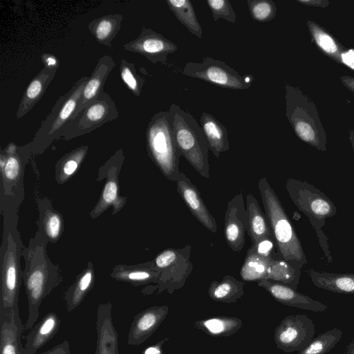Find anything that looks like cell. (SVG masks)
<instances>
[{
    "label": "cell",
    "instance_id": "obj_29",
    "mask_svg": "<svg viewBox=\"0 0 354 354\" xmlns=\"http://www.w3.org/2000/svg\"><path fill=\"white\" fill-rule=\"evenodd\" d=\"M301 271L281 258L270 261L266 280H270L297 289Z\"/></svg>",
    "mask_w": 354,
    "mask_h": 354
},
{
    "label": "cell",
    "instance_id": "obj_40",
    "mask_svg": "<svg viewBox=\"0 0 354 354\" xmlns=\"http://www.w3.org/2000/svg\"><path fill=\"white\" fill-rule=\"evenodd\" d=\"M341 64L354 70V48H346L342 53Z\"/></svg>",
    "mask_w": 354,
    "mask_h": 354
},
{
    "label": "cell",
    "instance_id": "obj_17",
    "mask_svg": "<svg viewBox=\"0 0 354 354\" xmlns=\"http://www.w3.org/2000/svg\"><path fill=\"white\" fill-rule=\"evenodd\" d=\"M115 66V62L110 55H103L100 58L86 82L77 111L72 119L75 118L103 91L105 82Z\"/></svg>",
    "mask_w": 354,
    "mask_h": 354
},
{
    "label": "cell",
    "instance_id": "obj_45",
    "mask_svg": "<svg viewBox=\"0 0 354 354\" xmlns=\"http://www.w3.org/2000/svg\"><path fill=\"white\" fill-rule=\"evenodd\" d=\"M78 163L74 159L67 160L64 165V171L66 175L73 174L77 167Z\"/></svg>",
    "mask_w": 354,
    "mask_h": 354
},
{
    "label": "cell",
    "instance_id": "obj_9",
    "mask_svg": "<svg viewBox=\"0 0 354 354\" xmlns=\"http://www.w3.org/2000/svg\"><path fill=\"white\" fill-rule=\"evenodd\" d=\"M118 117L116 104L104 91L82 111L70 120L61 135L76 136L88 133Z\"/></svg>",
    "mask_w": 354,
    "mask_h": 354
},
{
    "label": "cell",
    "instance_id": "obj_8",
    "mask_svg": "<svg viewBox=\"0 0 354 354\" xmlns=\"http://www.w3.org/2000/svg\"><path fill=\"white\" fill-rule=\"evenodd\" d=\"M88 77L80 78L71 88L56 101L48 115L43 120L35 139L52 140L58 136L77 111L83 89Z\"/></svg>",
    "mask_w": 354,
    "mask_h": 354
},
{
    "label": "cell",
    "instance_id": "obj_26",
    "mask_svg": "<svg viewBox=\"0 0 354 354\" xmlns=\"http://www.w3.org/2000/svg\"><path fill=\"white\" fill-rule=\"evenodd\" d=\"M194 327L216 337H227L237 333L242 320L235 317L216 316L195 322Z\"/></svg>",
    "mask_w": 354,
    "mask_h": 354
},
{
    "label": "cell",
    "instance_id": "obj_47",
    "mask_svg": "<svg viewBox=\"0 0 354 354\" xmlns=\"http://www.w3.org/2000/svg\"><path fill=\"white\" fill-rule=\"evenodd\" d=\"M344 354H354V339L346 346Z\"/></svg>",
    "mask_w": 354,
    "mask_h": 354
},
{
    "label": "cell",
    "instance_id": "obj_28",
    "mask_svg": "<svg viewBox=\"0 0 354 354\" xmlns=\"http://www.w3.org/2000/svg\"><path fill=\"white\" fill-rule=\"evenodd\" d=\"M166 3L177 19L190 33L198 39L203 37V29L197 19L192 3L189 0H167Z\"/></svg>",
    "mask_w": 354,
    "mask_h": 354
},
{
    "label": "cell",
    "instance_id": "obj_20",
    "mask_svg": "<svg viewBox=\"0 0 354 354\" xmlns=\"http://www.w3.org/2000/svg\"><path fill=\"white\" fill-rule=\"evenodd\" d=\"M57 69L44 67L30 81L19 104L16 113L17 119L24 117L39 101L54 79Z\"/></svg>",
    "mask_w": 354,
    "mask_h": 354
},
{
    "label": "cell",
    "instance_id": "obj_48",
    "mask_svg": "<svg viewBox=\"0 0 354 354\" xmlns=\"http://www.w3.org/2000/svg\"><path fill=\"white\" fill-rule=\"evenodd\" d=\"M349 140L354 153V130L352 128L349 129Z\"/></svg>",
    "mask_w": 354,
    "mask_h": 354
},
{
    "label": "cell",
    "instance_id": "obj_1",
    "mask_svg": "<svg viewBox=\"0 0 354 354\" xmlns=\"http://www.w3.org/2000/svg\"><path fill=\"white\" fill-rule=\"evenodd\" d=\"M257 185L279 257L301 271L307 259L289 217L267 179L260 178Z\"/></svg>",
    "mask_w": 354,
    "mask_h": 354
},
{
    "label": "cell",
    "instance_id": "obj_27",
    "mask_svg": "<svg viewBox=\"0 0 354 354\" xmlns=\"http://www.w3.org/2000/svg\"><path fill=\"white\" fill-rule=\"evenodd\" d=\"M123 16L108 15L92 20L88 28L98 43L110 47L111 42L121 28Z\"/></svg>",
    "mask_w": 354,
    "mask_h": 354
},
{
    "label": "cell",
    "instance_id": "obj_37",
    "mask_svg": "<svg viewBox=\"0 0 354 354\" xmlns=\"http://www.w3.org/2000/svg\"><path fill=\"white\" fill-rule=\"evenodd\" d=\"M6 176L10 180L15 179L19 171V162L17 157L10 155L4 168Z\"/></svg>",
    "mask_w": 354,
    "mask_h": 354
},
{
    "label": "cell",
    "instance_id": "obj_16",
    "mask_svg": "<svg viewBox=\"0 0 354 354\" xmlns=\"http://www.w3.org/2000/svg\"><path fill=\"white\" fill-rule=\"evenodd\" d=\"M96 315L97 344L94 354H119L118 335L113 323L111 304H99Z\"/></svg>",
    "mask_w": 354,
    "mask_h": 354
},
{
    "label": "cell",
    "instance_id": "obj_42",
    "mask_svg": "<svg viewBox=\"0 0 354 354\" xmlns=\"http://www.w3.org/2000/svg\"><path fill=\"white\" fill-rule=\"evenodd\" d=\"M169 339V337H166L156 344L147 347L140 354H162V346L164 343Z\"/></svg>",
    "mask_w": 354,
    "mask_h": 354
},
{
    "label": "cell",
    "instance_id": "obj_22",
    "mask_svg": "<svg viewBox=\"0 0 354 354\" xmlns=\"http://www.w3.org/2000/svg\"><path fill=\"white\" fill-rule=\"evenodd\" d=\"M308 275L317 288L336 293L354 294V273H330L308 269Z\"/></svg>",
    "mask_w": 354,
    "mask_h": 354
},
{
    "label": "cell",
    "instance_id": "obj_44",
    "mask_svg": "<svg viewBox=\"0 0 354 354\" xmlns=\"http://www.w3.org/2000/svg\"><path fill=\"white\" fill-rule=\"evenodd\" d=\"M297 1L302 5L323 8H326L330 3V1L328 0H297Z\"/></svg>",
    "mask_w": 354,
    "mask_h": 354
},
{
    "label": "cell",
    "instance_id": "obj_41",
    "mask_svg": "<svg viewBox=\"0 0 354 354\" xmlns=\"http://www.w3.org/2000/svg\"><path fill=\"white\" fill-rule=\"evenodd\" d=\"M41 354H71L69 343L67 340H64Z\"/></svg>",
    "mask_w": 354,
    "mask_h": 354
},
{
    "label": "cell",
    "instance_id": "obj_31",
    "mask_svg": "<svg viewBox=\"0 0 354 354\" xmlns=\"http://www.w3.org/2000/svg\"><path fill=\"white\" fill-rule=\"evenodd\" d=\"M342 336V330L337 328L325 331L314 337L298 354H326L337 344Z\"/></svg>",
    "mask_w": 354,
    "mask_h": 354
},
{
    "label": "cell",
    "instance_id": "obj_3",
    "mask_svg": "<svg viewBox=\"0 0 354 354\" xmlns=\"http://www.w3.org/2000/svg\"><path fill=\"white\" fill-rule=\"evenodd\" d=\"M286 116L296 136L319 151L327 150V136L316 104L298 87L284 84Z\"/></svg>",
    "mask_w": 354,
    "mask_h": 354
},
{
    "label": "cell",
    "instance_id": "obj_21",
    "mask_svg": "<svg viewBox=\"0 0 354 354\" xmlns=\"http://www.w3.org/2000/svg\"><path fill=\"white\" fill-rule=\"evenodd\" d=\"M200 122L206 137L209 149L216 158L230 149L227 130L225 125L210 113L203 112Z\"/></svg>",
    "mask_w": 354,
    "mask_h": 354
},
{
    "label": "cell",
    "instance_id": "obj_12",
    "mask_svg": "<svg viewBox=\"0 0 354 354\" xmlns=\"http://www.w3.org/2000/svg\"><path fill=\"white\" fill-rule=\"evenodd\" d=\"M247 218L246 207L240 192L227 203L225 214L224 236L234 252H240L245 245Z\"/></svg>",
    "mask_w": 354,
    "mask_h": 354
},
{
    "label": "cell",
    "instance_id": "obj_10",
    "mask_svg": "<svg viewBox=\"0 0 354 354\" xmlns=\"http://www.w3.org/2000/svg\"><path fill=\"white\" fill-rule=\"evenodd\" d=\"M315 325L306 315H290L282 319L274 333L277 347L287 353L300 351L315 337Z\"/></svg>",
    "mask_w": 354,
    "mask_h": 354
},
{
    "label": "cell",
    "instance_id": "obj_43",
    "mask_svg": "<svg viewBox=\"0 0 354 354\" xmlns=\"http://www.w3.org/2000/svg\"><path fill=\"white\" fill-rule=\"evenodd\" d=\"M41 60L44 67L57 68L59 67V61L54 55L44 53L41 55Z\"/></svg>",
    "mask_w": 354,
    "mask_h": 354
},
{
    "label": "cell",
    "instance_id": "obj_23",
    "mask_svg": "<svg viewBox=\"0 0 354 354\" xmlns=\"http://www.w3.org/2000/svg\"><path fill=\"white\" fill-rule=\"evenodd\" d=\"M247 233L252 244L263 238L273 237L265 213L251 193L246 196Z\"/></svg>",
    "mask_w": 354,
    "mask_h": 354
},
{
    "label": "cell",
    "instance_id": "obj_25",
    "mask_svg": "<svg viewBox=\"0 0 354 354\" xmlns=\"http://www.w3.org/2000/svg\"><path fill=\"white\" fill-rule=\"evenodd\" d=\"M245 283L226 274L221 281H213L207 293L210 299L226 304L236 302L244 294Z\"/></svg>",
    "mask_w": 354,
    "mask_h": 354
},
{
    "label": "cell",
    "instance_id": "obj_18",
    "mask_svg": "<svg viewBox=\"0 0 354 354\" xmlns=\"http://www.w3.org/2000/svg\"><path fill=\"white\" fill-rule=\"evenodd\" d=\"M24 326L14 313H0V354H24Z\"/></svg>",
    "mask_w": 354,
    "mask_h": 354
},
{
    "label": "cell",
    "instance_id": "obj_2",
    "mask_svg": "<svg viewBox=\"0 0 354 354\" xmlns=\"http://www.w3.org/2000/svg\"><path fill=\"white\" fill-rule=\"evenodd\" d=\"M168 118L179 151L203 178H209V147L202 128L194 116L176 104L169 108Z\"/></svg>",
    "mask_w": 354,
    "mask_h": 354
},
{
    "label": "cell",
    "instance_id": "obj_46",
    "mask_svg": "<svg viewBox=\"0 0 354 354\" xmlns=\"http://www.w3.org/2000/svg\"><path fill=\"white\" fill-rule=\"evenodd\" d=\"M342 84L354 95V77L343 75L340 77Z\"/></svg>",
    "mask_w": 354,
    "mask_h": 354
},
{
    "label": "cell",
    "instance_id": "obj_11",
    "mask_svg": "<svg viewBox=\"0 0 354 354\" xmlns=\"http://www.w3.org/2000/svg\"><path fill=\"white\" fill-rule=\"evenodd\" d=\"M123 48L126 50L145 57L153 64H165L168 55L178 50L175 43L145 26L142 27L140 35L134 40L123 45Z\"/></svg>",
    "mask_w": 354,
    "mask_h": 354
},
{
    "label": "cell",
    "instance_id": "obj_14",
    "mask_svg": "<svg viewBox=\"0 0 354 354\" xmlns=\"http://www.w3.org/2000/svg\"><path fill=\"white\" fill-rule=\"evenodd\" d=\"M257 285L283 305L316 313L324 312L328 308L326 305L286 285L266 279L259 281Z\"/></svg>",
    "mask_w": 354,
    "mask_h": 354
},
{
    "label": "cell",
    "instance_id": "obj_7",
    "mask_svg": "<svg viewBox=\"0 0 354 354\" xmlns=\"http://www.w3.org/2000/svg\"><path fill=\"white\" fill-rule=\"evenodd\" d=\"M182 73L219 87L236 90L248 89L254 81L253 75H241L223 61L210 57H203L201 62L186 63Z\"/></svg>",
    "mask_w": 354,
    "mask_h": 354
},
{
    "label": "cell",
    "instance_id": "obj_19",
    "mask_svg": "<svg viewBox=\"0 0 354 354\" xmlns=\"http://www.w3.org/2000/svg\"><path fill=\"white\" fill-rule=\"evenodd\" d=\"M61 321L55 312H50L35 324L26 337L24 354H36L37 351L59 331Z\"/></svg>",
    "mask_w": 354,
    "mask_h": 354
},
{
    "label": "cell",
    "instance_id": "obj_6",
    "mask_svg": "<svg viewBox=\"0 0 354 354\" xmlns=\"http://www.w3.org/2000/svg\"><path fill=\"white\" fill-rule=\"evenodd\" d=\"M192 246L167 248L157 255L154 269L159 273L158 292L167 290L173 294L180 289L193 270L190 261Z\"/></svg>",
    "mask_w": 354,
    "mask_h": 354
},
{
    "label": "cell",
    "instance_id": "obj_38",
    "mask_svg": "<svg viewBox=\"0 0 354 354\" xmlns=\"http://www.w3.org/2000/svg\"><path fill=\"white\" fill-rule=\"evenodd\" d=\"M60 219L56 214H52L47 220L46 222V231L48 235L52 238H56L60 230Z\"/></svg>",
    "mask_w": 354,
    "mask_h": 354
},
{
    "label": "cell",
    "instance_id": "obj_30",
    "mask_svg": "<svg viewBox=\"0 0 354 354\" xmlns=\"http://www.w3.org/2000/svg\"><path fill=\"white\" fill-rule=\"evenodd\" d=\"M272 259L262 257L248 250L240 270L242 279L245 281L257 282L266 279Z\"/></svg>",
    "mask_w": 354,
    "mask_h": 354
},
{
    "label": "cell",
    "instance_id": "obj_15",
    "mask_svg": "<svg viewBox=\"0 0 354 354\" xmlns=\"http://www.w3.org/2000/svg\"><path fill=\"white\" fill-rule=\"evenodd\" d=\"M176 183L177 192L192 215L210 232H216V220L205 204L198 189L191 180L180 171V178Z\"/></svg>",
    "mask_w": 354,
    "mask_h": 354
},
{
    "label": "cell",
    "instance_id": "obj_24",
    "mask_svg": "<svg viewBox=\"0 0 354 354\" xmlns=\"http://www.w3.org/2000/svg\"><path fill=\"white\" fill-rule=\"evenodd\" d=\"M311 41L326 57L341 64V54L346 49L327 30L313 20L307 21Z\"/></svg>",
    "mask_w": 354,
    "mask_h": 354
},
{
    "label": "cell",
    "instance_id": "obj_34",
    "mask_svg": "<svg viewBox=\"0 0 354 354\" xmlns=\"http://www.w3.org/2000/svg\"><path fill=\"white\" fill-rule=\"evenodd\" d=\"M251 17L257 21L268 22L276 17L277 7L272 0H248Z\"/></svg>",
    "mask_w": 354,
    "mask_h": 354
},
{
    "label": "cell",
    "instance_id": "obj_4",
    "mask_svg": "<svg viewBox=\"0 0 354 354\" xmlns=\"http://www.w3.org/2000/svg\"><path fill=\"white\" fill-rule=\"evenodd\" d=\"M286 189L297 209L309 219L317 234L328 263L333 261L328 239L322 230L326 220L337 213L333 202L320 189L306 181L290 178L286 180Z\"/></svg>",
    "mask_w": 354,
    "mask_h": 354
},
{
    "label": "cell",
    "instance_id": "obj_32",
    "mask_svg": "<svg viewBox=\"0 0 354 354\" xmlns=\"http://www.w3.org/2000/svg\"><path fill=\"white\" fill-rule=\"evenodd\" d=\"M93 283L91 270L86 272L66 294L65 302L68 313L73 311L84 301Z\"/></svg>",
    "mask_w": 354,
    "mask_h": 354
},
{
    "label": "cell",
    "instance_id": "obj_13",
    "mask_svg": "<svg viewBox=\"0 0 354 354\" xmlns=\"http://www.w3.org/2000/svg\"><path fill=\"white\" fill-rule=\"evenodd\" d=\"M169 307L154 306L143 310L133 318L127 337V344L138 346L144 343L158 329L167 316Z\"/></svg>",
    "mask_w": 354,
    "mask_h": 354
},
{
    "label": "cell",
    "instance_id": "obj_36",
    "mask_svg": "<svg viewBox=\"0 0 354 354\" xmlns=\"http://www.w3.org/2000/svg\"><path fill=\"white\" fill-rule=\"evenodd\" d=\"M277 247L273 237L263 238L252 244L248 250H250L262 257L273 259V254Z\"/></svg>",
    "mask_w": 354,
    "mask_h": 354
},
{
    "label": "cell",
    "instance_id": "obj_35",
    "mask_svg": "<svg viewBox=\"0 0 354 354\" xmlns=\"http://www.w3.org/2000/svg\"><path fill=\"white\" fill-rule=\"evenodd\" d=\"M207 3L212 12L214 21L223 19L232 24L236 22V15L228 0H208Z\"/></svg>",
    "mask_w": 354,
    "mask_h": 354
},
{
    "label": "cell",
    "instance_id": "obj_49",
    "mask_svg": "<svg viewBox=\"0 0 354 354\" xmlns=\"http://www.w3.org/2000/svg\"><path fill=\"white\" fill-rule=\"evenodd\" d=\"M106 354H110V353H106Z\"/></svg>",
    "mask_w": 354,
    "mask_h": 354
},
{
    "label": "cell",
    "instance_id": "obj_5",
    "mask_svg": "<svg viewBox=\"0 0 354 354\" xmlns=\"http://www.w3.org/2000/svg\"><path fill=\"white\" fill-rule=\"evenodd\" d=\"M149 153L163 175L176 182L180 178L181 156L168 118V111H161L151 118L146 129Z\"/></svg>",
    "mask_w": 354,
    "mask_h": 354
},
{
    "label": "cell",
    "instance_id": "obj_33",
    "mask_svg": "<svg viewBox=\"0 0 354 354\" xmlns=\"http://www.w3.org/2000/svg\"><path fill=\"white\" fill-rule=\"evenodd\" d=\"M119 70L120 77L127 88L136 96H140L145 80L137 73L134 64L122 59Z\"/></svg>",
    "mask_w": 354,
    "mask_h": 354
},
{
    "label": "cell",
    "instance_id": "obj_39",
    "mask_svg": "<svg viewBox=\"0 0 354 354\" xmlns=\"http://www.w3.org/2000/svg\"><path fill=\"white\" fill-rule=\"evenodd\" d=\"M117 197V185L113 181L108 182L103 192V199L106 203H111Z\"/></svg>",
    "mask_w": 354,
    "mask_h": 354
}]
</instances>
